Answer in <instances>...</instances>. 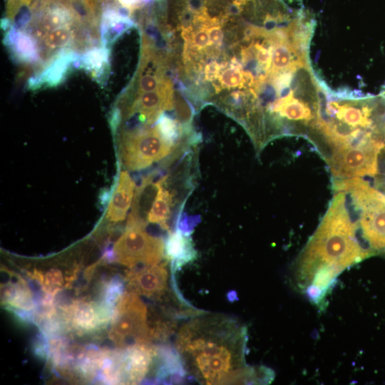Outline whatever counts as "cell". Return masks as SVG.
I'll return each instance as SVG.
<instances>
[{"label": "cell", "mask_w": 385, "mask_h": 385, "mask_svg": "<svg viewBox=\"0 0 385 385\" xmlns=\"http://www.w3.org/2000/svg\"><path fill=\"white\" fill-rule=\"evenodd\" d=\"M246 327L230 317L199 314L183 324L175 342L185 372L201 384H267L273 372L245 361Z\"/></svg>", "instance_id": "1"}, {"label": "cell", "mask_w": 385, "mask_h": 385, "mask_svg": "<svg viewBox=\"0 0 385 385\" xmlns=\"http://www.w3.org/2000/svg\"><path fill=\"white\" fill-rule=\"evenodd\" d=\"M334 191L326 214L296 262L297 285L317 304L322 303L342 272L371 256L360 239L346 193Z\"/></svg>", "instance_id": "2"}, {"label": "cell", "mask_w": 385, "mask_h": 385, "mask_svg": "<svg viewBox=\"0 0 385 385\" xmlns=\"http://www.w3.org/2000/svg\"><path fill=\"white\" fill-rule=\"evenodd\" d=\"M333 188L347 194L364 247L371 255L385 252V193L357 177L335 179Z\"/></svg>", "instance_id": "3"}, {"label": "cell", "mask_w": 385, "mask_h": 385, "mask_svg": "<svg viewBox=\"0 0 385 385\" xmlns=\"http://www.w3.org/2000/svg\"><path fill=\"white\" fill-rule=\"evenodd\" d=\"M118 145L122 165L128 170L144 169L182 150L181 144L167 140L156 125L122 131Z\"/></svg>", "instance_id": "4"}, {"label": "cell", "mask_w": 385, "mask_h": 385, "mask_svg": "<svg viewBox=\"0 0 385 385\" xmlns=\"http://www.w3.org/2000/svg\"><path fill=\"white\" fill-rule=\"evenodd\" d=\"M384 144L367 143L358 145L333 153L326 160L334 179L377 176L384 156Z\"/></svg>", "instance_id": "5"}, {"label": "cell", "mask_w": 385, "mask_h": 385, "mask_svg": "<svg viewBox=\"0 0 385 385\" xmlns=\"http://www.w3.org/2000/svg\"><path fill=\"white\" fill-rule=\"evenodd\" d=\"M113 253L119 262L130 267L156 265L165 255V242L143 227H127L115 242Z\"/></svg>", "instance_id": "6"}, {"label": "cell", "mask_w": 385, "mask_h": 385, "mask_svg": "<svg viewBox=\"0 0 385 385\" xmlns=\"http://www.w3.org/2000/svg\"><path fill=\"white\" fill-rule=\"evenodd\" d=\"M113 315L114 334L120 343L134 342L141 344L150 338L151 333L146 324V307L135 294L122 295Z\"/></svg>", "instance_id": "7"}, {"label": "cell", "mask_w": 385, "mask_h": 385, "mask_svg": "<svg viewBox=\"0 0 385 385\" xmlns=\"http://www.w3.org/2000/svg\"><path fill=\"white\" fill-rule=\"evenodd\" d=\"M169 273L166 264L146 265L128 277L130 288L137 294L160 299L168 291Z\"/></svg>", "instance_id": "8"}, {"label": "cell", "mask_w": 385, "mask_h": 385, "mask_svg": "<svg viewBox=\"0 0 385 385\" xmlns=\"http://www.w3.org/2000/svg\"><path fill=\"white\" fill-rule=\"evenodd\" d=\"M173 91L170 83L156 91L136 96L126 109L128 117L138 113L143 123L149 125L158 118L164 110L173 107Z\"/></svg>", "instance_id": "9"}, {"label": "cell", "mask_w": 385, "mask_h": 385, "mask_svg": "<svg viewBox=\"0 0 385 385\" xmlns=\"http://www.w3.org/2000/svg\"><path fill=\"white\" fill-rule=\"evenodd\" d=\"M135 183L127 171H121L106 212V219L111 222L125 220L135 195Z\"/></svg>", "instance_id": "10"}, {"label": "cell", "mask_w": 385, "mask_h": 385, "mask_svg": "<svg viewBox=\"0 0 385 385\" xmlns=\"http://www.w3.org/2000/svg\"><path fill=\"white\" fill-rule=\"evenodd\" d=\"M165 255L170 262L172 273L197 257L190 236L181 229L170 232L165 242Z\"/></svg>", "instance_id": "11"}, {"label": "cell", "mask_w": 385, "mask_h": 385, "mask_svg": "<svg viewBox=\"0 0 385 385\" xmlns=\"http://www.w3.org/2000/svg\"><path fill=\"white\" fill-rule=\"evenodd\" d=\"M160 188L147 215L146 222L159 225L163 229L169 230L168 221L178 200V191L167 187L166 176L160 178Z\"/></svg>", "instance_id": "12"}, {"label": "cell", "mask_w": 385, "mask_h": 385, "mask_svg": "<svg viewBox=\"0 0 385 385\" xmlns=\"http://www.w3.org/2000/svg\"><path fill=\"white\" fill-rule=\"evenodd\" d=\"M6 43L19 61L34 63L39 60L35 41L23 30L11 28L6 35Z\"/></svg>", "instance_id": "13"}, {"label": "cell", "mask_w": 385, "mask_h": 385, "mask_svg": "<svg viewBox=\"0 0 385 385\" xmlns=\"http://www.w3.org/2000/svg\"><path fill=\"white\" fill-rule=\"evenodd\" d=\"M109 52L107 48H93L86 51L81 57V64L85 69L91 71L93 76L99 78L106 76L108 66Z\"/></svg>", "instance_id": "14"}, {"label": "cell", "mask_w": 385, "mask_h": 385, "mask_svg": "<svg viewBox=\"0 0 385 385\" xmlns=\"http://www.w3.org/2000/svg\"><path fill=\"white\" fill-rule=\"evenodd\" d=\"M101 323L98 311L91 304H83L75 308L73 314V324L81 330L88 331Z\"/></svg>", "instance_id": "15"}, {"label": "cell", "mask_w": 385, "mask_h": 385, "mask_svg": "<svg viewBox=\"0 0 385 385\" xmlns=\"http://www.w3.org/2000/svg\"><path fill=\"white\" fill-rule=\"evenodd\" d=\"M3 295L15 307L29 310L34 307L29 291L20 284L8 286L4 289Z\"/></svg>", "instance_id": "16"}, {"label": "cell", "mask_w": 385, "mask_h": 385, "mask_svg": "<svg viewBox=\"0 0 385 385\" xmlns=\"http://www.w3.org/2000/svg\"><path fill=\"white\" fill-rule=\"evenodd\" d=\"M140 76L137 81L136 96L156 91L170 83L169 80L158 73H140Z\"/></svg>", "instance_id": "17"}, {"label": "cell", "mask_w": 385, "mask_h": 385, "mask_svg": "<svg viewBox=\"0 0 385 385\" xmlns=\"http://www.w3.org/2000/svg\"><path fill=\"white\" fill-rule=\"evenodd\" d=\"M220 81L224 88H241L246 83L245 72L240 66H232L222 73Z\"/></svg>", "instance_id": "18"}, {"label": "cell", "mask_w": 385, "mask_h": 385, "mask_svg": "<svg viewBox=\"0 0 385 385\" xmlns=\"http://www.w3.org/2000/svg\"><path fill=\"white\" fill-rule=\"evenodd\" d=\"M156 126L167 140L180 144L178 139L180 135V128L173 119L162 115L158 119Z\"/></svg>", "instance_id": "19"}, {"label": "cell", "mask_w": 385, "mask_h": 385, "mask_svg": "<svg viewBox=\"0 0 385 385\" xmlns=\"http://www.w3.org/2000/svg\"><path fill=\"white\" fill-rule=\"evenodd\" d=\"M123 284L120 281L114 279L106 287L102 305L113 311L114 304L121 297Z\"/></svg>", "instance_id": "20"}, {"label": "cell", "mask_w": 385, "mask_h": 385, "mask_svg": "<svg viewBox=\"0 0 385 385\" xmlns=\"http://www.w3.org/2000/svg\"><path fill=\"white\" fill-rule=\"evenodd\" d=\"M34 0H7L6 17L13 20L19 14L29 11L28 6Z\"/></svg>", "instance_id": "21"}, {"label": "cell", "mask_w": 385, "mask_h": 385, "mask_svg": "<svg viewBox=\"0 0 385 385\" xmlns=\"http://www.w3.org/2000/svg\"><path fill=\"white\" fill-rule=\"evenodd\" d=\"M192 45L198 48H202L210 43L207 29L200 30L191 36Z\"/></svg>", "instance_id": "22"}, {"label": "cell", "mask_w": 385, "mask_h": 385, "mask_svg": "<svg viewBox=\"0 0 385 385\" xmlns=\"http://www.w3.org/2000/svg\"><path fill=\"white\" fill-rule=\"evenodd\" d=\"M210 27L207 29V33L209 35L210 43L220 45L222 43L223 38V34L218 26H210Z\"/></svg>", "instance_id": "23"}, {"label": "cell", "mask_w": 385, "mask_h": 385, "mask_svg": "<svg viewBox=\"0 0 385 385\" xmlns=\"http://www.w3.org/2000/svg\"><path fill=\"white\" fill-rule=\"evenodd\" d=\"M63 282V278L60 272L57 270H52L46 274V283L49 286H58Z\"/></svg>", "instance_id": "24"}, {"label": "cell", "mask_w": 385, "mask_h": 385, "mask_svg": "<svg viewBox=\"0 0 385 385\" xmlns=\"http://www.w3.org/2000/svg\"><path fill=\"white\" fill-rule=\"evenodd\" d=\"M142 0H118V1L127 9H134Z\"/></svg>", "instance_id": "25"}, {"label": "cell", "mask_w": 385, "mask_h": 385, "mask_svg": "<svg viewBox=\"0 0 385 385\" xmlns=\"http://www.w3.org/2000/svg\"><path fill=\"white\" fill-rule=\"evenodd\" d=\"M86 1L88 2V4L92 6L93 9H95L96 11L97 10L98 4L100 0H86Z\"/></svg>", "instance_id": "26"}, {"label": "cell", "mask_w": 385, "mask_h": 385, "mask_svg": "<svg viewBox=\"0 0 385 385\" xmlns=\"http://www.w3.org/2000/svg\"><path fill=\"white\" fill-rule=\"evenodd\" d=\"M250 1H252V0H235V3L237 6H240Z\"/></svg>", "instance_id": "27"}, {"label": "cell", "mask_w": 385, "mask_h": 385, "mask_svg": "<svg viewBox=\"0 0 385 385\" xmlns=\"http://www.w3.org/2000/svg\"><path fill=\"white\" fill-rule=\"evenodd\" d=\"M384 93H385V92Z\"/></svg>", "instance_id": "28"}]
</instances>
